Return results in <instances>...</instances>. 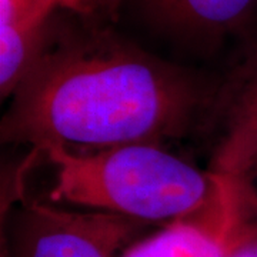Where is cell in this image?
I'll use <instances>...</instances> for the list:
<instances>
[{
  "instance_id": "1",
  "label": "cell",
  "mask_w": 257,
  "mask_h": 257,
  "mask_svg": "<svg viewBox=\"0 0 257 257\" xmlns=\"http://www.w3.org/2000/svg\"><path fill=\"white\" fill-rule=\"evenodd\" d=\"M10 97L3 143L100 150L183 136L209 92L187 72L93 26L49 28Z\"/></svg>"
},
{
  "instance_id": "2",
  "label": "cell",
  "mask_w": 257,
  "mask_h": 257,
  "mask_svg": "<svg viewBox=\"0 0 257 257\" xmlns=\"http://www.w3.org/2000/svg\"><path fill=\"white\" fill-rule=\"evenodd\" d=\"M55 167L50 199L87 210L109 211L140 221L189 220L211 213L241 223L237 180L197 167L152 143L94 152L49 147Z\"/></svg>"
},
{
  "instance_id": "3",
  "label": "cell",
  "mask_w": 257,
  "mask_h": 257,
  "mask_svg": "<svg viewBox=\"0 0 257 257\" xmlns=\"http://www.w3.org/2000/svg\"><path fill=\"white\" fill-rule=\"evenodd\" d=\"M145 221L25 202L9 224V257H116Z\"/></svg>"
},
{
  "instance_id": "4",
  "label": "cell",
  "mask_w": 257,
  "mask_h": 257,
  "mask_svg": "<svg viewBox=\"0 0 257 257\" xmlns=\"http://www.w3.org/2000/svg\"><path fill=\"white\" fill-rule=\"evenodd\" d=\"M60 0H0V93L10 97L26 74Z\"/></svg>"
},
{
  "instance_id": "5",
  "label": "cell",
  "mask_w": 257,
  "mask_h": 257,
  "mask_svg": "<svg viewBox=\"0 0 257 257\" xmlns=\"http://www.w3.org/2000/svg\"><path fill=\"white\" fill-rule=\"evenodd\" d=\"M150 16L184 36L214 39L243 26L257 0H145Z\"/></svg>"
},
{
  "instance_id": "6",
  "label": "cell",
  "mask_w": 257,
  "mask_h": 257,
  "mask_svg": "<svg viewBox=\"0 0 257 257\" xmlns=\"http://www.w3.org/2000/svg\"><path fill=\"white\" fill-rule=\"evenodd\" d=\"M257 153V57L231 103L224 136L213 160V173L240 179Z\"/></svg>"
},
{
  "instance_id": "7",
  "label": "cell",
  "mask_w": 257,
  "mask_h": 257,
  "mask_svg": "<svg viewBox=\"0 0 257 257\" xmlns=\"http://www.w3.org/2000/svg\"><path fill=\"white\" fill-rule=\"evenodd\" d=\"M204 223L173 221L150 239L136 243L121 257H227L246 240Z\"/></svg>"
},
{
  "instance_id": "8",
  "label": "cell",
  "mask_w": 257,
  "mask_h": 257,
  "mask_svg": "<svg viewBox=\"0 0 257 257\" xmlns=\"http://www.w3.org/2000/svg\"><path fill=\"white\" fill-rule=\"evenodd\" d=\"M123 0H60V8L82 18L107 19L116 15Z\"/></svg>"
},
{
  "instance_id": "9",
  "label": "cell",
  "mask_w": 257,
  "mask_h": 257,
  "mask_svg": "<svg viewBox=\"0 0 257 257\" xmlns=\"http://www.w3.org/2000/svg\"><path fill=\"white\" fill-rule=\"evenodd\" d=\"M243 210H251L257 214V153L243 176L237 179Z\"/></svg>"
},
{
  "instance_id": "10",
  "label": "cell",
  "mask_w": 257,
  "mask_h": 257,
  "mask_svg": "<svg viewBox=\"0 0 257 257\" xmlns=\"http://www.w3.org/2000/svg\"><path fill=\"white\" fill-rule=\"evenodd\" d=\"M227 257H257L254 248V237L240 243L239 246L233 248Z\"/></svg>"
},
{
  "instance_id": "11",
  "label": "cell",
  "mask_w": 257,
  "mask_h": 257,
  "mask_svg": "<svg viewBox=\"0 0 257 257\" xmlns=\"http://www.w3.org/2000/svg\"><path fill=\"white\" fill-rule=\"evenodd\" d=\"M0 257H9V254H8V250H6L5 247L2 248V256Z\"/></svg>"
},
{
  "instance_id": "12",
  "label": "cell",
  "mask_w": 257,
  "mask_h": 257,
  "mask_svg": "<svg viewBox=\"0 0 257 257\" xmlns=\"http://www.w3.org/2000/svg\"><path fill=\"white\" fill-rule=\"evenodd\" d=\"M254 248H256V254H257V234H256V237H254Z\"/></svg>"
}]
</instances>
